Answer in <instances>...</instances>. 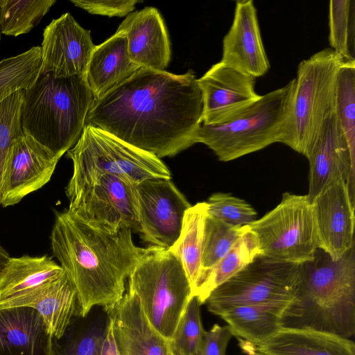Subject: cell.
Segmentation results:
<instances>
[{
    "mask_svg": "<svg viewBox=\"0 0 355 355\" xmlns=\"http://www.w3.org/2000/svg\"><path fill=\"white\" fill-rule=\"evenodd\" d=\"M0 355H53V338L33 309H0Z\"/></svg>",
    "mask_w": 355,
    "mask_h": 355,
    "instance_id": "obj_22",
    "label": "cell"
},
{
    "mask_svg": "<svg viewBox=\"0 0 355 355\" xmlns=\"http://www.w3.org/2000/svg\"><path fill=\"white\" fill-rule=\"evenodd\" d=\"M207 214L227 225L243 227L255 219L257 211L246 201L230 193L217 192L207 201Z\"/></svg>",
    "mask_w": 355,
    "mask_h": 355,
    "instance_id": "obj_36",
    "label": "cell"
},
{
    "mask_svg": "<svg viewBox=\"0 0 355 355\" xmlns=\"http://www.w3.org/2000/svg\"><path fill=\"white\" fill-rule=\"evenodd\" d=\"M40 67L38 46L0 60V103L14 92L31 87L39 76Z\"/></svg>",
    "mask_w": 355,
    "mask_h": 355,
    "instance_id": "obj_29",
    "label": "cell"
},
{
    "mask_svg": "<svg viewBox=\"0 0 355 355\" xmlns=\"http://www.w3.org/2000/svg\"><path fill=\"white\" fill-rule=\"evenodd\" d=\"M170 354H171V353H170ZM171 355H172V354H171Z\"/></svg>",
    "mask_w": 355,
    "mask_h": 355,
    "instance_id": "obj_43",
    "label": "cell"
},
{
    "mask_svg": "<svg viewBox=\"0 0 355 355\" xmlns=\"http://www.w3.org/2000/svg\"><path fill=\"white\" fill-rule=\"evenodd\" d=\"M248 226L257 237L261 255L271 259L302 264L312 260L319 248L307 195L284 193L277 206Z\"/></svg>",
    "mask_w": 355,
    "mask_h": 355,
    "instance_id": "obj_9",
    "label": "cell"
},
{
    "mask_svg": "<svg viewBox=\"0 0 355 355\" xmlns=\"http://www.w3.org/2000/svg\"><path fill=\"white\" fill-rule=\"evenodd\" d=\"M75 6L80 8L93 15L108 17L127 16L140 2L137 0L102 1V0H71Z\"/></svg>",
    "mask_w": 355,
    "mask_h": 355,
    "instance_id": "obj_38",
    "label": "cell"
},
{
    "mask_svg": "<svg viewBox=\"0 0 355 355\" xmlns=\"http://www.w3.org/2000/svg\"><path fill=\"white\" fill-rule=\"evenodd\" d=\"M233 336L230 327L215 324L205 332L204 341L199 355H225L229 341Z\"/></svg>",
    "mask_w": 355,
    "mask_h": 355,
    "instance_id": "obj_39",
    "label": "cell"
},
{
    "mask_svg": "<svg viewBox=\"0 0 355 355\" xmlns=\"http://www.w3.org/2000/svg\"><path fill=\"white\" fill-rule=\"evenodd\" d=\"M1 251H2V246H1V245L0 243V256H1Z\"/></svg>",
    "mask_w": 355,
    "mask_h": 355,
    "instance_id": "obj_41",
    "label": "cell"
},
{
    "mask_svg": "<svg viewBox=\"0 0 355 355\" xmlns=\"http://www.w3.org/2000/svg\"><path fill=\"white\" fill-rule=\"evenodd\" d=\"M24 90H19L0 103V206L6 159L12 141L24 135L20 120Z\"/></svg>",
    "mask_w": 355,
    "mask_h": 355,
    "instance_id": "obj_35",
    "label": "cell"
},
{
    "mask_svg": "<svg viewBox=\"0 0 355 355\" xmlns=\"http://www.w3.org/2000/svg\"><path fill=\"white\" fill-rule=\"evenodd\" d=\"M101 355H119L113 335L112 322L109 318L106 323L105 334Z\"/></svg>",
    "mask_w": 355,
    "mask_h": 355,
    "instance_id": "obj_40",
    "label": "cell"
},
{
    "mask_svg": "<svg viewBox=\"0 0 355 355\" xmlns=\"http://www.w3.org/2000/svg\"><path fill=\"white\" fill-rule=\"evenodd\" d=\"M280 324L346 338L354 335L355 245L337 260L318 248L312 260L301 264L297 292Z\"/></svg>",
    "mask_w": 355,
    "mask_h": 355,
    "instance_id": "obj_3",
    "label": "cell"
},
{
    "mask_svg": "<svg viewBox=\"0 0 355 355\" xmlns=\"http://www.w3.org/2000/svg\"><path fill=\"white\" fill-rule=\"evenodd\" d=\"M96 45L90 31L69 12L53 19L43 31L40 73L55 78L85 75Z\"/></svg>",
    "mask_w": 355,
    "mask_h": 355,
    "instance_id": "obj_14",
    "label": "cell"
},
{
    "mask_svg": "<svg viewBox=\"0 0 355 355\" xmlns=\"http://www.w3.org/2000/svg\"><path fill=\"white\" fill-rule=\"evenodd\" d=\"M128 291L137 297L150 324L169 340L192 289L180 260L168 249L143 248L128 277Z\"/></svg>",
    "mask_w": 355,
    "mask_h": 355,
    "instance_id": "obj_7",
    "label": "cell"
},
{
    "mask_svg": "<svg viewBox=\"0 0 355 355\" xmlns=\"http://www.w3.org/2000/svg\"><path fill=\"white\" fill-rule=\"evenodd\" d=\"M134 184L118 176L102 175L70 199L67 210L99 230L114 233L127 227L138 232Z\"/></svg>",
    "mask_w": 355,
    "mask_h": 355,
    "instance_id": "obj_11",
    "label": "cell"
},
{
    "mask_svg": "<svg viewBox=\"0 0 355 355\" xmlns=\"http://www.w3.org/2000/svg\"><path fill=\"white\" fill-rule=\"evenodd\" d=\"M122 227L110 233L94 228L68 210L57 212L51 234L53 255L78 293V315L85 317L95 306L111 314L125 292V282L143 248Z\"/></svg>",
    "mask_w": 355,
    "mask_h": 355,
    "instance_id": "obj_2",
    "label": "cell"
},
{
    "mask_svg": "<svg viewBox=\"0 0 355 355\" xmlns=\"http://www.w3.org/2000/svg\"><path fill=\"white\" fill-rule=\"evenodd\" d=\"M105 327H91L60 349L53 346V355H101Z\"/></svg>",
    "mask_w": 355,
    "mask_h": 355,
    "instance_id": "obj_37",
    "label": "cell"
},
{
    "mask_svg": "<svg viewBox=\"0 0 355 355\" xmlns=\"http://www.w3.org/2000/svg\"><path fill=\"white\" fill-rule=\"evenodd\" d=\"M248 355H355V344L324 331L281 328Z\"/></svg>",
    "mask_w": 355,
    "mask_h": 355,
    "instance_id": "obj_23",
    "label": "cell"
},
{
    "mask_svg": "<svg viewBox=\"0 0 355 355\" xmlns=\"http://www.w3.org/2000/svg\"><path fill=\"white\" fill-rule=\"evenodd\" d=\"M55 3V0H0L1 33L14 37L28 33Z\"/></svg>",
    "mask_w": 355,
    "mask_h": 355,
    "instance_id": "obj_30",
    "label": "cell"
},
{
    "mask_svg": "<svg viewBox=\"0 0 355 355\" xmlns=\"http://www.w3.org/2000/svg\"><path fill=\"white\" fill-rule=\"evenodd\" d=\"M139 67L130 59L125 37L114 35L94 49L85 78L96 99L129 78Z\"/></svg>",
    "mask_w": 355,
    "mask_h": 355,
    "instance_id": "obj_24",
    "label": "cell"
},
{
    "mask_svg": "<svg viewBox=\"0 0 355 355\" xmlns=\"http://www.w3.org/2000/svg\"><path fill=\"white\" fill-rule=\"evenodd\" d=\"M116 32L125 37L129 56L139 67L164 71L168 66L170 41L163 18L155 8L130 13Z\"/></svg>",
    "mask_w": 355,
    "mask_h": 355,
    "instance_id": "obj_20",
    "label": "cell"
},
{
    "mask_svg": "<svg viewBox=\"0 0 355 355\" xmlns=\"http://www.w3.org/2000/svg\"><path fill=\"white\" fill-rule=\"evenodd\" d=\"M63 272L47 255L10 257L0 269V301L40 286Z\"/></svg>",
    "mask_w": 355,
    "mask_h": 355,
    "instance_id": "obj_26",
    "label": "cell"
},
{
    "mask_svg": "<svg viewBox=\"0 0 355 355\" xmlns=\"http://www.w3.org/2000/svg\"><path fill=\"white\" fill-rule=\"evenodd\" d=\"M109 318L119 355H171L168 340L150 324L135 295L127 291Z\"/></svg>",
    "mask_w": 355,
    "mask_h": 355,
    "instance_id": "obj_21",
    "label": "cell"
},
{
    "mask_svg": "<svg viewBox=\"0 0 355 355\" xmlns=\"http://www.w3.org/2000/svg\"><path fill=\"white\" fill-rule=\"evenodd\" d=\"M261 254L255 234L249 229L212 268L203 270L193 292L202 304L220 285L242 270Z\"/></svg>",
    "mask_w": 355,
    "mask_h": 355,
    "instance_id": "obj_27",
    "label": "cell"
},
{
    "mask_svg": "<svg viewBox=\"0 0 355 355\" xmlns=\"http://www.w3.org/2000/svg\"><path fill=\"white\" fill-rule=\"evenodd\" d=\"M344 60L331 48L324 49L298 65L291 107L279 143L307 159L328 117L335 111V89Z\"/></svg>",
    "mask_w": 355,
    "mask_h": 355,
    "instance_id": "obj_5",
    "label": "cell"
},
{
    "mask_svg": "<svg viewBox=\"0 0 355 355\" xmlns=\"http://www.w3.org/2000/svg\"><path fill=\"white\" fill-rule=\"evenodd\" d=\"M60 159L32 137L22 135L9 148L1 184V206L19 202L44 186Z\"/></svg>",
    "mask_w": 355,
    "mask_h": 355,
    "instance_id": "obj_13",
    "label": "cell"
},
{
    "mask_svg": "<svg viewBox=\"0 0 355 355\" xmlns=\"http://www.w3.org/2000/svg\"><path fill=\"white\" fill-rule=\"evenodd\" d=\"M354 200L347 180L340 177L311 202L319 248L334 260L354 245Z\"/></svg>",
    "mask_w": 355,
    "mask_h": 355,
    "instance_id": "obj_16",
    "label": "cell"
},
{
    "mask_svg": "<svg viewBox=\"0 0 355 355\" xmlns=\"http://www.w3.org/2000/svg\"><path fill=\"white\" fill-rule=\"evenodd\" d=\"M207 215V202L191 206L185 212L179 237L168 249L180 260L192 294L202 271L203 232Z\"/></svg>",
    "mask_w": 355,
    "mask_h": 355,
    "instance_id": "obj_28",
    "label": "cell"
},
{
    "mask_svg": "<svg viewBox=\"0 0 355 355\" xmlns=\"http://www.w3.org/2000/svg\"><path fill=\"white\" fill-rule=\"evenodd\" d=\"M308 160L309 187L306 195L311 202L340 177L347 180L350 196L355 200V157L350 152L335 111L326 120Z\"/></svg>",
    "mask_w": 355,
    "mask_h": 355,
    "instance_id": "obj_17",
    "label": "cell"
},
{
    "mask_svg": "<svg viewBox=\"0 0 355 355\" xmlns=\"http://www.w3.org/2000/svg\"><path fill=\"white\" fill-rule=\"evenodd\" d=\"M294 78L264 95L227 121L200 124L195 143L210 148L218 159L229 162L279 142L289 112Z\"/></svg>",
    "mask_w": 355,
    "mask_h": 355,
    "instance_id": "obj_6",
    "label": "cell"
},
{
    "mask_svg": "<svg viewBox=\"0 0 355 355\" xmlns=\"http://www.w3.org/2000/svg\"><path fill=\"white\" fill-rule=\"evenodd\" d=\"M202 112L192 71L178 75L139 67L96 100L86 124L160 159L196 144Z\"/></svg>",
    "mask_w": 355,
    "mask_h": 355,
    "instance_id": "obj_1",
    "label": "cell"
},
{
    "mask_svg": "<svg viewBox=\"0 0 355 355\" xmlns=\"http://www.w3.org/2000/svg\"><path fill=\"white\" fill-rule=\"evenodd\" d=\"M290 302H268L231 307L219 314L233 336L258 346L273 336L282 327L283 311Z\"/></svg>",
    "mask_w": 355,
    "mask_h": 355,
    "instance_id": "obj_25",
    "label": "cell"
},
{
    "mask_svg": "<svg viewBox=\"0 0 355 355\" xmlns=\"http://www.w3.org/2000/svg\"><path fill=\"white\" fill-rule=\"evenodd\" d=\"M248 229V225L234 227L207 214L203 232L202 271L214 266Z\"/></svg>",
    "mask_w": 355,
    "mask_h": 355,
    "instance_id": "obj_33",
    "label": "cell"
},
{
    "mask_svg": "<svg viewBox=\"0 0 355 355\" xmlns=\"http://www.w3.org/2000/svg\"><path fill=\"white\" fill-rule=\"evenodd\" d=\"M197 81L202 94L201 123L205 125L227 121L261 96L255 91L256 78L220 61Z\"/></svg>",
    "mask_w": 355,
    "mask_h": 355,
    "instance_id": "obj_15",
    "label": "cell"
},
{
    "mask_svg": "<svg viewBox=\"0 0 355 355\" xmlns=\"http://www.w3.org/2000/svg\"><path fill=\"white\" fill-rule=\"evenodd\" d=\"M329 26L330 48L344 61H355V1H330Z\"/></svg>",
    "mask_w": 355,
    "mask_h": 355,
    "instance_id": "obj_31",
    "label": "cell"
},
{
    "mask_svg": "<svg viewBox=\"0 0 355 355\" xmlns=\"http://www.w3.org/2000/svg\"><path fill=\"white\" fill-rule=\"evenodd\" d=\"M301 279V264L259 256L242 270L215 288L204 304L219 315L236 306L291 302Z\"/></svg>",
    "mask_w": 355,
    "mask_h": 355,
    "instance_id": "obj_10",
    "label": "cell"
},
{
    "mask_svg": "<svg viewBox=\"0 0 355 355\" xmlns=\"http://www.w3.org/2000/svg\"><path fill=\"white\" fill-rule=\"evenodd\" d=\"M223 63L254 78L270 69L252 0L236 1L232 26L223 40Z\"/></svg>",
    "mask_w": 355,
    "mask_h": 355,
    "instance_id": "obj_18",
    "label": "cell"
},
{
    "mask_svg": "<svg viewBox=\"0 0 355 355\" xmlns=\"http://www.w3.org/2000/svg\"><path fill=\"white\" fill-rule=\"evenodd\" d=\"M96 100L85 75L55 78L40 73L24 90L23 133L61 158L79 140Z\"/></svg>",
    "mask_w": 355,
    "mask_h": 355,
    "instance_id": "obj_4",
    "label": "cell"
},
{
    "mask_svg": "<svg viewBox=\"0 0 355 355\" xmlns=\"http://www.w3.org/2000/svg\"><path fill=\"white\" fill-rule=\"evenodd\" d=\"M134 188L138 233L150 245L169 249L179 237L191 205L171 179H148Z\"/></svg>",
    "mask_w": 355,
    "mask_h": 355,
    "instance_id": "obj_12",
    "label": "cell"
},
{
    "mask_svg": "<svg viewBox=\"0 0 355 355\" xmlns=\"http://www.w3.org/2000/svg\"><path fill=\"white\" fill-rule=\"evenodd\" d=\"M66 156L73 163V173L65 188L69 200L104 175L118 176L133 184L151 178H171L168 167L155 155L89 124Z\"/></svg>",
    "mask_w": 355,
    "mask_h": 355,
    "instance_id": "obj_8",
    "label": "cell"
},
{
    "mask_svg": "<svg viewBox=\"0 0 355 355\" xmlns=\"http://www.w3.org/2000/svg\"><path fill=\"white\" fill-rule=\"evenodd\" d=\"M1 31H0V43H1Z\"/></svg>",
    "mask_w": 355,
    "mask_h": 355,
    "instance_id": "obj_42",
    "label": "cell"
},
{
    "mask_svg": "<svg viewBox=\"0 0 355 355\" xmlns=\"http://www.w3.org/2000/svg\"><path fill=\"white\" fill-rule=\"evenodd\" d=\"M26 306L42 318L47 333L59 340L78 315V293L67 273L34 288L0 301V309Z\"/></svg>",
    "mask_w": 355,
    "mask_h": 355,
    "instance_id": "obj_19",
    "label": "cell"
},
{
    "mask_svg": "<svg viewBox=\"0 0 355 355\" xmlns=\"http://www.w3.org/2000/svg\"><path fill=\"white\" fill-rule=\"evenodd\" d=\"M335 114L355 157V61H344L336 81Z\"/></svg>",
    "mask_w": 355,
    "mask_h": 355,
    "instance_id": "obj_32",
    "label": "cell"
},
{
    "mask_svg": "<svg viewBox=\"0 0 355 355\" xmlns=\"http://www.w3.org/2000/svg\"><path fill=\"white\" fill-rule=\"evenodd\" d=\"M198 297L192 296L176 329L168 341L172 355H199L203 345V329Z\"/></svg>",
    "mask_w": 355,
    "mask_h": 355,
    "instance_id": "obj_34",
    "label": "cell"
}]
</instances>
